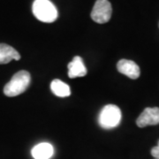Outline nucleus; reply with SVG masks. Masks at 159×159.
I'll use <instances>...</instances> for the list:
<instances>
[{"mask_svg":"<svg viewBox=\"0 0 159 159\" xmlns=\"http://www.w3.org/2000/svg\"><path fill=\"white\" fill-rule=\"evenodd\" d=\"M31 81L30 74L27 71H20L12 76L11 80L5 86L4 93L7 97H16L22 94L29 88Z\"/></svg>","mask_w":159,"mask_h":159,"instance_id":"obj_1","label":"nucleus"},{"mask_svg":"<svg viewBox=\"0 0 159 159\" xmlns=\"http://www.w3.org/2000/svg\"><path fill=\"white\" fill-rule=\"evenodd\" d=\"M32 11L35 18L42 22H53L57 18V8L50 0H34Z\"/></svg>","mask_w":159,"mask_h":159,"instance_id":"obj_2","label":"nucleus"},{"mask_svg":"<svg viewBox=\"0 0 159 159\" xmlns=\"http://www.w3.org/2000/svg\"><path fill=\"white\" fill-rule=\"evenodd\" d=\"M121 120V111L114 104H108L102 109L99 114L98 122L102 128L110 129L119 125Z\"/></svg>","mask_w":159,"mask_h":159,"instance_id":"obj_3","label":"nucleus"},{"mask_svg":"<svg viewBox=\"0 0 159 159\" xmlns=\"http://www.w3.org/2000/svg\"><path fill=\"white\" fill-rule=\"evenodd\" d=\"M112 8L108 0H97L91 11V18L99 24L108 22L111 18Z\"/></svg>","mask_w":159,"mask_h":159,"instance_id":"obj_4","label":"nucleus"},{"mask_svg":"<svg viewBox=\"0 0 159 159\" xmlns=\"http://www.w3.org/2000/svg\"><path fill=\"white\" fill-rule=\"evenodd\" d=\"M139 127H145L148 125H155L159 124V108H146L142 111L136 120Z\"/></svg>","mask_w":159,"mask_h":159,"instance_id":"obj_5","label":"nucleus"},{"mask_svg":"<svg viewBox=\"0 0 159 159\" xmlns=\"http://www.w3.org/2000/svg\"><path fill=\"white\" fill-rule=\"evenodd\" d=\"M117 68L120 74H125L128 78L132 80L138 79L140 77L141 71L136 63L128 60V59H121L117 64Z\"/></svg>","mask_w":159,"mask_h":159,"instance_id":"obj_6","label":"nucleus"},{"mask_svg":"<svg viewBox=\"0 0 159 159\" xmlns=\"http://www.w3.org/2000/svg\"><path fill=\"white\" fill-rule=\"evenodd\" d=\"M67 67H68V76L71 79H74L77 77H83L88 73L82 58L79 56L74 57L73 60L68 64Z\"/></svg>","mask_w":159,"mask_h":159,"instance_id":"obj_7","label":"nucleus"},{"mask_svg":"<svg viewBox=\"0 0 159 159\" xmlns=\"http://www.w3.org/2000/svg\"><path fill=\"white\" fill-rule=\"evenodd\" d=\"M31 154L34 159H50L54 154V148L50 143L42 142L32 148Z\"/></svg>","mask_w":159,"mask_h":159,"instance_id":"obj_8","label":"nucleus"},{"mask_svg":"<svg viewBox=\"0 0 159 159\" xmlns=\"http://www.w3.org/2000/svg\"><path fill=\"white\" fill-rule=\"evenodd\" d=\"M20 60V55L14 48L6 43H0V65H5L11 60Z\"/></svg>","mask_w":159,"mask_h":159,"instance_id":"obj_9","label":"nucleus"},{"mask_svg":"<svg viewBox=\"0 0 159 159\" xmlns=\"http://www.w3.org/2000/svg\"><path fill=\"white\" fill-rule=\"evenodd\" d=\"M51 89L54 95L59 97H66L71 95L69 86L60 80H54L51 83Z\"/></svg>","mask_w":159,"mask_h":159,"instance_id":"obj_10","label":"nucleus"},{"mask_svg":"<svg viewBox=\"0 0 159 159\" xmlns=\"http://www.w3.org/2000/svg\"><path fill=\"white\" fill-rule=\"evenodd\" d=\"M151 155H152L156 159H159V142L158 145H157V147H154V148L151 149Z\"/></svg>","mask_w":159,"mask_h":159,"instance_id":"obj_11","label":"nucleus"}]
</instances>
